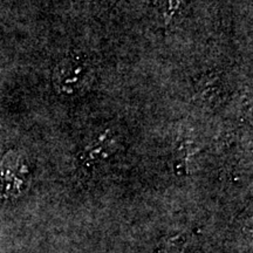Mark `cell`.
<instances>
[{"label":"cell","instance_id":"1","mask_svg":"<svg viewBox=\"0 0 253 253\" xmlns=\"http://www.w3.org/2000/svg\"><path fill=\"white\" fill-rule=\"evenodd\" d=\"M93 67L86 56L72 53L60 60L53 69L52 84L61 97H75L89 87Z\"/></svg>","mask_w":253,"mask_h":253},{"label":"cell","instance_id":"5","mask_svg":"<svg viewBox=\"0 0 253 253\" xmlns=\"http://www.w3.org/2000/svg\"><path fill=\"white\" fill-rule=\"evenodd\" d=\"M186 0H162L161 2V14L166 26H170L184 12Z\"/></svg>","mask_w":253,"mask_h":253},{"label":"cell","instance_id":"2","mask_svg":"<svg viewBox=\"0 0 253 253\" xmlns=\"http://www.w3.org/2000/svg\"><path fill=\"white\" fill-rule=\"evenodd\" d=\"M120 145V135L113 126H103L90 136L84 144L79 161L84 168H94L106 162L116 153Z\"/></svg>","mask_w":253,"mask_h":253},{"label":"cell","instance_id":"3","mask_svg":"<svg viewBox=\"0 0 253 253\" xmlns=\"http://www.w3.org/2000/svg\"><path fill=\"white\" fill-rule=\"evenodd\" d=\"M28 173L26 164L14 151L0 163V197H14L21 194Z\"/></svg>","mask_w":253,"mask_h":253},{"label":"cell","instance_id":"6","mask_svg":"<svg viewBox=\"0 0 253 253\" xmlns=\"http://www.w3.org/2000/svg\"><path fill=\"white\" fill-rule=\"evenodd\" d=\"M186 236L184 233H177L175 236L169 237L163 244L161 253H182L186 245Z\"/></svg>","mask_w":253,"mask_h":253},{"label":"cell","instance_id":"4","mask_svg":"<svg viewBox=\"0 0 253 253\" xmlns=\"http://www.w3.org/2000/svg\"><path fill=\"white\" fill-rule=\"evenodd\" d=\"M224 94H225V87L223 80L214 73L201 75V78L196 82V95L204 106H218L224 99Z\"/></svg>","mask_w":253,"mask_h":253}]
</instances>
